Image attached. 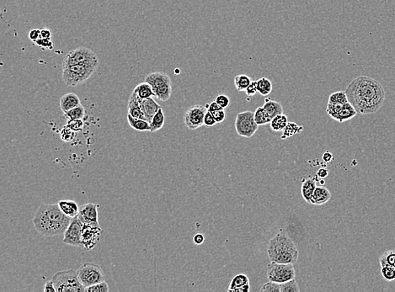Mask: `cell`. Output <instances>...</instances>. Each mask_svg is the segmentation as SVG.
<instances>
[{"mask_svg":"<svg viewBox=\"0 0 395 292\" xmlns=\"http://www.w3.org/2000/svg\"><path fill=\"white\" fill-rule=\"evenodd\" d=\"M345 94L348 101L360 115L378 112L385 100V91L380 82L367 76L352 80L346 88Z\"/></svg>","mask_w":395,"mask_h":292,"instance_id":"cell-1","label":"cell"},{"mask_svg":"<svg viewBox=\"0 0 395 292\" xmlns=\"http://www.w3.org/2000/svg\"><path fill=\"white\" fill-rule=\"evenodd\" d=\"M72 218L62 212L58 204H43L33 218L35 230L45 237L63 234Z\"/></svg>","mask_w":395,"mask_h":292,"instance_id":"cell-2","label":"cell"},{"mask_svg":"<svg viewBox=\"0 0 395 292\" xmlns=\"http://www.w3.org/2000/svg\"><path fill=\"white\" fill-rule=\"evenodd\" d=\"M267 254L270 262L278 264H295L299 255L293 240L283 232L270 240Z\"/></svg>","mask_w":395,"mask_h":292,"instance_id":"cell-3","label":"cell"},{"mask_svg":"<svg viewBox=\"0 0 395 292\" xmlns=\"http://www.w3.org/2000/svg\"><path fill=\"white\" fill-rule=\"evenodd\" d=\"M99 66V60L87 61L75 65L63 68V82L70 87H75L87 81Z\"/></svg>","mask_w":395,"mask_h":292,"instance_id":"cell-4","label":"cell"},{"mask_svg":"<svg viewBox=\"0 0 395 292\" xmlns=\"http://www.w3.org/2000/svg\"><path fill=\"white\" fill-rule=\"evenodd\" d=\"M57 292H85V287L78 280V273L73 270L58 271L53 276Z\"/></svg>","mask_w":395,"mask_h":292,"instance_id":"cell-5","label":"cell"},{"mask_svg":"<svg viewBox=\"0 0 395 292\" xmlns=\"http://www.w3.org/2000/svg\"><path fill=\"white\" fill-rule=\"evenodd\" d=\"M145 82L153 88L154 97L161 101H167L172 95V82L170 76L163 72H153L147 75Z\"/></svg>","mask_w":395,"mask_h":292,"instance_id":"cell-6","label":"cell"},{"mask_svg":"<svg viewBox=\"0 0 395 292\" xmlns=\"http://www.w3.org/2000/svg\"><path fill=\"white\" fill-rule=\"evenodd\" d=\"M267 278L270 281L283 284L295 279L296 273L293 264H278L270 262L267 265Z\"/></svg>","mask_w":395,"mask_h":292,"instance_id":"cell-7","label":"cell"},{"mask_svg":"<svg viewBox=\"0 0 395 292\" xmlns=\"http://www.w3.org/2000/svg\"><path fill=\"white\" fill-rule=\"evenodd\" d=\"M78 280L85 288L95 285L105 280V275L99 265L86 263L81 265L78 270Z\"/></svg>","mask_w":395,"mask_h":292,"instance_id":"cell-8","label":"cell"},{"mask_svg":"<svg viewBox=\"0 0 395 292\" xmlns=\"http://www.w3.org/2000/svg\"><path fill=\"white\" fill-rule=\"evenodd\" d=\"M259 126L255 120V113L250 110L239 113L235 120V129L243 138H250L255 135Z\"/></svg>","mask_w":395,"mask_h":292,"instance_id":"cell-9","label":"cell"},{"mask_svg":"<svg viewBox=\"0 0 395 292\" xmlns=\"http://www.w3.org/2000/svg\"><path fill=\"white\" fill-rule=\"evenodd\" d=\"M84 223L80 221L78 216L71 220L70 224L63 233V242L65 244L71 245L74 247L82 246V232Z\"/></svg>","mask_w":395,"mask_h":292,"instance_id":"cell-10","label":"cell"},{"mask_svg":"<svg viewBox=\"0 0 395 292\" xmlns=\"http://www.w3.org/2000/svg\"><path fill=\"white\" fill-rule=\"evenodd\" d=\"M207 109L203 105H195L189 108L184 115V123L189 130H196L204 126Z\"/></svg>","mask_w":395,"mask_h":292,"instance_id":"cell-11","label":"cell"},{"mask_svg":"<svg viewBox=\"0 0 395 292\" xmlns=\"http://www.w3.org/2000/svg\"><path fill=\"white\" fill-rule=\"evenodd\" d=\"M98 59L97 55L91 49L85 47H80L69 52L63 59V68L75 65L87 61Z\"/></svg>","mask_w":395,"mask_h":292,"instance_id":"cell-12","label":"cell"},{"mask_svg":"<svg viewBox=\"0 0 395 292\" xmlns=\"http://www.w3.org/2000/svg\"><path fill=\"white\" fill-rule=\"evenodd\" d=\"M102 229L100 225L84 224L82 232V247L86 250H91L100 242Z\"/></svg>","mask_w":395,"mask_h":292,"instance_id":"cell-13","label":"cell"},{"mask_svg":"<svg viewBox=\"0 0 395 292\" xmlns=\"http://www.w3.org/2000/svg\"><path fill=\"white\" fill-rule=\"evenodd\" d=\"M78 218L84 224L99 225L98 222V205L94 203H88L80 209Z\"/></svg>","mask_w":395,"mask_h":292,"instance_id":"cell-14","label":"cell"},{"mask_svg":"<svg viewBox=\"0 0 395 292\" xmlns=\"http://www.w3.org/2000/svg\"><path fill=\"white\" fill-rule=\"evenodd\" d=\"M250 290V279L245 274H239L231 280L228 292H249Z\"/></svg>","mask_w":395,"mask_h":292,"instance_id":"cell-15","label":"cell"},{"mask_svg":"<svg viewBox=\"0 0 395 292\" xmlns=\"http://www.w3.org/2000/svg\"><path fill=\"white\" fill-rule=\"evenodd\" d=\"M135 93V92H134ZM138 101L140 103L141 109L143 110V114L145 115L146 120L150 123L153 115L160 110L161 106L155 102L153 98L148 99H140L138 98Z\"/></svg>","mask_w":395,"mask_h":292,"instance_id":"cell-16","label":"cell"},{"mask_svg":"<svg viewBox=\"0 0 395 292\" xmlns=\"http://www.w3.org/2000/svg\"><path fill=\"white\" fill-rule=\"evenodd\" d=\"M80 105H81L80 97L74 93L66 94L60 99V108L63 113L68 112V110H72Z\"/></svg>","mask_w":395,"mask_h":292,"instance_id":"cell-17","label":"cell"},{"mask_svg":"<svg viewBox=\"0 0 395 292\" xmlns=\"http://www.w3.org/2000/svg\"><path fill=\"white\" fill-rule=\"evenodd\" d=\"M330 198H331V194L327 188L324 186H317L311 198L310 204L315 205H324L330 200Z\"/></svg>","mask_w":395,"mask_h":292,"instance_id":"cell-18","label":"cell"},{"mask_svg":"<svg viewBox=\"0 0 395 292\" xmlns=\"http://www.w3.org/2000/svg\"><path fill=\"white\" fill-rule=\"evenodd\" d=\"M128 114L132 115L133 117L146 120L145 115H144L143 110L141 109L140 103L138 101V96L133 91L131 94L130 98H129V100H128Z\"/></svg>","mask_w":395,"mask_h":292,"instance_id":"cell-19","label":"cell"},{"mask_svg":"<svg viewBox=\"0 0 395 292\" xmlns=\"http://www.w3.org/2000/svg\"><path fill=\"white\" fill-rule=\"evenodd\" d=\"M58 204L62 212L69 218H74L76 216H78L80 213L78 205L74 200H59Z\"/></svg>","mask_w":395,"mask_h":292,"instance_id":"cell-20","label":"cell"},{"mask_svg":"<svg viewBox=\"0 0 395 292\" xmlns=\"http://www.w3.org/2000/svg\"><path fill=\"white\" fill-rule=\"evenodd\" d=\"M316 187V180L313 178H308L303 180L301 187V193L306 202L310 203L311 198Z\"/></svg>","mask_w":395,"mask_h":292,"instance_id":"cell-21","label":"cell"},{"mask_svg":"<svg viewBox=\"0 0 395 292\" xmlns=\"http://www.w3.org/2000/svg\"><path fill=\"white\" fill-rule=\"evenodd\" d=\"M263 108L265 109V111L267 112L268 115L271 119L276 115L283 114V105H281V103L278 102L275 100H270L269 98L265 99Z\"/></svg>","mask_w":395,"mask_h":292,"instance_id":"cell-22","label":"cell"},{"mask_svg":"<svg viewBox=\"0 0 395 292\" xmlns=\"http://www.w3.org/2000/svg\"><path fill=\"white\" fill-rule=\"evenodd\" d=\"M357 114L358 112L355 110V108L353 107V105L350 102H347L343 105L335 120H337L338 122L340 123L345 122L346 120H350L353 117H355Z\"/></svg>","mask_w":395,"mask_h":292,"instance_id":"cell-23","label":"cell"},{"mask_svg":"<svg viewBox=\"0 0 395 292\" xmlns=\"http://www.w3.org/2000/svg\"><path fill=\"white\" fill-rule=\"evenodd\" d=\"M128 124L137 132H150V123L148 120L133 117L128 114Z\"/></svg>","mask_w":395,"mask_h":292,"instance_id":"cell-24","label":"cell"},{"mask_svg":"<svg viewBox=\"0 0 395 292\" xmlns=\"http://www.w3.org/2000/svg\"><path fill=\"white\" fill-rule=\"evenodd\" d=\"M133 92H135L136 95L140 99H148V98L153 97L154 93H153V88L148 82H141L137 87L133 90Z\"/></svg>","mask_w":395,"mask_h":292,"instance_id":"cell-25","label":"cell"},{"mask_svg":"<svg viewBox=\"0 0 395 292\" xmlns=\"http://www.w3.org/2000/svg\"><path fill=\"white\" fill-rule=\"evenodd\" d=\"M288 124V116L284 114H281V115H276L271 119L270 122V128L273 132L278 133V132L284 131Z\"/></svg>","mask_w":395,"mask_h":292,"instance_id":"cell-26","label":"cell"},{"mask_svg":"<svg viewBox=\"0 0 395 292\" xmlns=\"http://www.w3.org/2000/svg\"><path fill=\"white\" fill-rule=\"evenodd\" d=\"M165 117L162 108L156 112L155 115H153L152 120L150 121V132L151 133H156L163 128L165 125Z\"/></svg>","mask_w":395,"mask_h":292,"instance_id":"cell-27","label":"cell"},{"mask_svg":"<svg viewBox=\"0 0 395 292\" xmlns=\"http://www.w3.org/2000/svg\"><path fill=\"white\" fill-rule=\"evenodd\" d=\"M258 93L262 96H267L272 91V84L267 77H260L257 80Z\"/></svg>","mask_w":395,"mask_h":292,"instance_id":"cell-28","label":"cell"},{"mask_svg":"<svg viewBox=\"0 0 395 292\" xmlns=\"http://www.w3.org/2000/svg\"><path fill=\"white\" fill-rule=\"evenodd\" d=\"M255 120L258 126H264L270 124L271 118L269 116L265 109L262 107H258L255 110Z\"/></svg>","mask_w":395,"mask_h":292,"instance_id":"cell-29","label":"cell"},{"mask_svg":"<svg viewBox=\"0 0 395 292\" xmlns=\"http://www.w3.org/2000/svg\"><path fill=\"white\" fill-rule=\"evenodd\" d=\"M64 116L68 120H83L85 116V107L82 105H80L77 107L68 110V112L64 113Z\"/></svg>","mask_w":395,"mask_h":292,"instance_id":"cell-30","label":"cell"},{"mask_svg":"<svg viewBox=\"0 0 395 292\" xmlns=\"http://www.w3.org/2000/svg\"><path fill=\"white\" fill-rule=\"evenodd\" d=\"M252 80L248 75L239 74L234 77V85L238 91H245Z\"/></svg>","mask_w":395,"mask_h":292,"instance_id":"cell-31","label":"cell"},{"mask_svg":"<svg viewBox=\"0 0 395 292\" xmlns=\"http://www.w3.org/2000/svg\"><path fill=\"white\" fill-rule=\"evenodd\" d=\"M380 265H388L395 269V250L386 251L379 259Z\"/></svg>","mask_w":395,"mask_h":292,"instance_id":"cell-32","label":"cell"},{"mask_svg":"<svg viewBox=\"0 0 395 292\" xmlns=\"http://www.w3.org/2000/svg\"><path fill=\"white\" fill-rule=\"evenodd\" d=\"M328 102L344 105V104H346L349 101H348L347 95L345 94V92L344 91H338V92L333 93V94L330 95Z\"/></svg>","mask_w":395,"mask_h":292,"instance_id":"cell-33","label":"cell"},{"mask_svg":"<svg viewBox=\"0 0 395 292\" xmlns=\"http://www.w3.org/2000/svg\"><path fill=\"white\" fill-rule=\"evenodd\" d=\"M381 275L386 281H393L395 280V269L388 265H381Z\"/></svg>","mask_w":395,"mask_h":292,"instance_id":"cell-34","label":"cell"},{"mask_svg":"<svg viewBox=\"0 0 395 292\" xmlns=\"http://www.w3.org/2000/svg\"><path fill=\"white\" fill-rule=\"evenodd\" d=\"M281 292H299L300 288L298 286V284L296 281L295 279L289 280L287 282L280 284Z\"/></svg>","mask_w":395,"mask_h":292,"instance_id":"cell-35","label":"cell"},{"mask_svg":"<svg viewBox=\"0 0 395 292\" xmlns=\"http://www.w3.org/2000/svg\"><path fill=\"white\" fill-rule=\"evenodd\" d=\"M109 290H110L109 285H108L107 283L105 282V280L85 288L86 292H107L109 291Z\"/></svg>","mask_w":395,"mask_h":292,"instance_id":"cell-36","label":"cell"},{"mask_svg":"<svg viewBox=\"0 0 395 292\" xmlns=\"http://www.w3.org/2000/svg\"><path fill=\"white\" fill-rule=\"evenodd\" d=\"M299 129H303V128H302V127H298L296 123L288 122V125H287L285 129H284V133H283V139H284V138H288V137H291V136H293L294 134H296V133H298Z\"/></svg>","mask_w":395,"mask_h":292,"instance_id":"cell-37","label":"cell"},{"mask_svg":"<svg viewBox=\"0 0 395 292\" xmlns=\"http://www.w3.org/2000/svg\"><path fill=\"white\" fill-rule=\"evenodd\" d=\"M261 292H281V285L278 283L270 281L265 283L260 289Z\"/></svg>","mask_w":395,"mask_h":292,"instance_id":"cell-38","label":"cell"},{"mask_svg":"<svg viewBox=\"0 0 395 292\" xmlns=\"http://www.w3.org/2000/svg\"><path fill=\"white\" fill-rule=\"evenodd\" d=\"M74 133L73 130H71L70 128H68L67 126H65L63 128V130L61 131L60 137L63 141L65 142H71L73 140L74 138Z\"/></svg>","mask_w":395,"mask_h":292,"instance_id":"cell-39","label":"cell"},{"mask_svg":"<svg viewBox=\"0 0 395 292\" xmlns=\"http://www.w3.org/2000/svg\"><path fill=\"white\" fill-rule=\"evenodd\" d=\"M66 126L76 133V132L82 131L85 124H84L83 120H68Z\"/></svg>","mask_w":395,"mask_h":292,"instance_id":"cell-40","label":"cell"},{"mask_svg":"<svg viewBox=\"0 0 395 292\" xmlns=\"http://www.w3.org/2000/svg\"><path fill=\"white\" fill-rule=\"evenodd\" d=\"M35 45L39 46L41 48H45V49H48V50H52L53 48V43L51 39L48 38H42L40 37L36 41H35Z\"/></svg>","mask_w":395,"mask_h":292,"instance_id":"cell-41","label":"cell"},{"mask_svg":"<svg viewBox=\"0 0 395 292\" xmlns=\"http://www.w3.org/2000/svg\"><path fill=\"white\" fill-rule=\"evenodd\" d=\"M216 124H218V123L216 121L215 118L213 116V114L207 110L205 117H204V126H206L207 128H212V127H214Z\"/></svg>","mask_w":395,"mask_h":292,"instance_id":"cell-42","label":"cell"},{"mask_svg":"<svg viewBox=\"0 0 395 292\" xmlns=\"http://www.w3.org/2000/svg\"><path fill=\"white\" fill-rule=\"evenodd\" d=\"M216 102L218 103V105H220L221 107H223V109H226L228 107L229 104H230V100L228 96H226L224 95H219L216 97Z\"/></svg>","mask_w":395,"mask_h":292,"instance_id":"cell-43","label":"cell"},{"mask_svg":"<svg viewBox=\"0 0 395 292\" xmlns=\"http://www.w3.org/2000/svg\"><path fill=\"white\" fill-rule=\"evenodd\" d=\"M245 93L250 97H252L254 95H256L258 93L257 81H252L245 90Z\"/></svg>","mask_w":395,"mask_h":292,"instance_id":"cell-44","label":"cell"},{"mask_svg":"<svg viewBox=\"0 0 395 292\" xmlns=\"http://www.w3.org/2000/svg\"><path fill=\"white\" fill-rule=\"evenodd\" d=\"M205 107L206 109H207V110L209 111V112L212 113V114L215 113L216 111H218V110H223V108L221 107L220 105H218V103L216 102V101H213V102L207 104V105H205Z\"/></svg>","mask_w":395,"mask_h":292,"instance_id":"cell-45","label":"cell"},{"mask_svg":"<svg viewBox=\"0 0 395 292\" xmlns=\"http://www.w3.org/2000/svg\"><path fill=\"white\" fill-rule=\"evenodd\" d=\"M213 116H214V118H215L216 121H217L218 124H219V123H222L223 122V120H225V109H223V110L216 111L215 113H213Z\"/></svg>","mask_w":395,"mask_h":292,"instance_id":"cell-46","label":"cell"},{"mask_svg":"<svg viewBox=\"0 0 395 292\" xmlns=\"http://www.w3.org/2000/svg\"><path fill=\"white\" fill-rule=\"evenodd\" d=\"M41 37L40 29H31L29 32V38L33 43H35Z\"/></svg>","mask_w":395,"mask_h":292,"instance_id":"cell-47","label":"cell"},{"mask_svg":"<svg viewBox=\"0 0 395 292\" xmlns=\"http://www.w3.org/2000/svg\"><path fill=\"white\" fill-rule=\"evenodd\" d=\"M193 242L195 245H202L205 242V237L202 233H198L193 237Z\"/></svg>","mask_w":395,"mask_h":292,"instance_id":"cell-48","label":"cell"},{"mask_svg":"<svg viewBox=\"0 0 395 292\" xmlns=\"http://www.w3.org/2000/svg\"><path fill=\"white\" fill-rule=\"evenodd\" d=\"M44 291L57 292L56 291L55 286H54V284H53V280H50V281H47V282H46L45 285H44Z\"/></svg>","mask_w":395,"mask_h":292,"instance_id":"cell-49","label":"cell"},{"mask_svg":"<svg viewBox=\"0 0 395 292\" xmlns=\"http://www.w3.org/2000/svg\"><path fill=\"white\" fill-rule=\"evenodd\" d=\"M328 175H329V170H328L327 169L321 168V169L318 170L317 176L320 178V180H321V179H324V180H325V178H327Z\"/></svg>","mask_w":395,"mask_h":292,"instance_id":"cell-50","label":"cell"},{"mask_svg":"<svg viewBox=\"0 0 395 292\" xmlns=\"http://www.w3.org/2000/svg\"><path fill=\"white\" fill-rule=\"evenodd\" d=\"M322 159L324 162H331L333 160V155L331 152H329V151H327V152H325L324 154H323L322 156Z\"/></svg>","mask_w":395,"mask_h":292,"instance_id":"cell-51","label":"cell"},{"mask_svg":"<svg viewBox=\"0 0 395 292\" xmlns=\"http://www.w3.org/2000/svg\"><path fill=\"white\" fill-rule=\"evenodd\" d=\"M51 35H52V33H51L50 30H48V29L41 30V37L51 39Z\"/></svg>","mask_w":395,"mask_h":292,"instance_id":"cell-52","label":"cell"}]
</instances>
